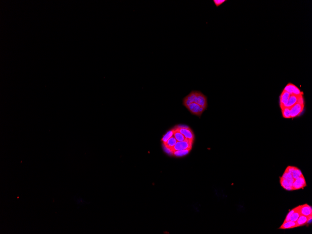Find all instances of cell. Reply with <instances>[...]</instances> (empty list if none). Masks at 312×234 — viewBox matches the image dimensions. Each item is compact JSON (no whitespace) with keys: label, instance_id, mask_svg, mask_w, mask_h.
<instances>
[{"label":"cell","instance_id":"obj_1","mask_svg":"<svg viewBox=\"0 0 312 234\" xmlns=\"http://www.w3.org/2000/svg\"><path fill=\"white\" fill-rule=\"evenodd\" d=\"M192 103L198 104L205 109L207 108V97L198 91H192L188 95L183 98V105L186 108Z\"/></svg>","mask_w":312,"mask_h":234},{"label":"cell","instance_id":"obj_2","mask_svg":"<svg viewBox=\"0 0 312 234\" xmlns=\"http://www.w3.org/2000/svg\"><path fill=\"white\" fill-rule=\"evenodd\" d=\"M304 100L302 95L300 98L298 103L290 108L291 118H295L300 116L304 110Z\"/></svg>","mask_w":312,"mask_h":234},{"label":"cell","instance_id":"obj_3","mask_svg":"<svg viewBox=\"0 0 312 234\" xmlns=\"http://www.w3.org/2000/svg\"><path fill=\"white\" fill-rule=\"evenodd\" d=\"M193 142L187 138L183 141H177L172 150L173 152L187 149L191 150L192 148Z\"/></svg>","mask_w":312,"mask_h":234},{"label":"cell","instance_id":"obj_4","mask_svg":"<svg viewBox=\"0 0 312 234\" xmlns=\"http://www.w3.org/2000/svg\"><path fill=\"white\" fill-rule=\"evenodd\" d=\"M191 114L200 117L206 109L196 103H191L186 108Z\"/></svg>","mask_w":312,"mask_h":234},{"label":"cell","instance_id":"obj_5","mask_svg":"<svg viewBox=\"0 0 312 234\" xmlns=\"http://www.w3.org/2000/svg\"><path fill=\"white\" fill-rule=\"evenodd\" d=\"M176 129H178L182 134H183L186 138L193 141L194 138V135L191 129L188 126H185V125H181V126H178Z\"/></svg>","mask_w":312,"mask_h":234},{"label":"cell","instance_id":"obj_6","mask_svg":"<svg viewBox=\"0 0 312 234\" xmlns=\"http://www.w3.org/2000/svg\"><path fill=\"white\" fill-rule=\"evenodd\" d=\"M283 90L287 92L290 95H295L298 96L303 95V93L300 90L297 86L292 83L288 84Z\"/></svg>","mask_w":312,"mask_h":234},{"label":"cell","instance_id":"obj_7","mask_svg":"<svg viewBox=\"0 0 312 234\" xmlns=\"http://www.w3.org/2000/svg\"><path fill=\"white\" fill-rule=\"evenodd\" d=\"M306 186H307V183L306 181L305 178L303 175L299 178L294 180V182L292 185V188H293V190H299L300 189H303Z\"/></svg>","mask_w":312,"mask_h":234},{"label":"cell","instance_id":"obj_8","mask_svg":"<svg viewBox=\"0 0 312 234\" xmlns=\"http://www.w3.org/2000/svg\"><path fill=\"white\" fill-rule=\"evenodd\" d=\"M285 170L292 174V177L294 180L299 178V177L303 175L301 171L299 168H298L297 167H295V166H288Z\"/></svg>","mask_w":312,"mask_h":234},{"label":"cell","instance_id":"obj_9","mask_svg":"<svg viewBox=\"0 0 312 234\" xmlns=\"http://www.w3.org/2000/svg\"><path fill=\"white\" fill-rule=\"evenodd\" d=\"M299 211L301 215L306 216H310L312 214V207L307 204L299 206Z\"/></svg>","mask_w":312,"mask_h":234},{"label":"cell","instance_id":"obj_10","mask_svg":"<svg viewBox=\"0 0 312 234\" xmlns=\"http://www.w3.org/2000/svg\"><path fill=\"white\" fill-rule=\"evenodd\" d=\"M290 94L287 92L283 90L280 96V108L287 107V105L288 102L289 98L290 96Z\"/></svg>","mask_w":312,"mask_h":234},{"label":"cell","instance_id":"obj_11","mask_svg":"<svg viewBox=\"0 0 312 234\" xmlns=\"http://www.w3.org/2000/svg\"><path fill=\"white\" fill-rule=\"evenodd\" d=\"M298 225L296 222H292V221H288V222H284L280 227L279 228L281 230H287V229H293L294 228L298 227Z\"/></svg>","mask_w":312,"mask_h":234},{"label":"cell","instance_id":"obj_12","mask_svg":"<svg viewBox=\"0 0 312 234\" xmlns=\"http://www.w3.org/2000/svg\"><path fill=\"white\" fill-rule=\"evenodd\" d=\"M302 95H290V97L289 98L288 102L287 104V107L290 108L291 107H292V106L295 104L297 103L299 101L300 98Z\"/></svg>","mask_w":312,"mask_h":234},{"label":"cell","instance_id":"obj_13","mask_svg":"<svg viewBox=\"0 0 312 234\" xmlns=\"http://www.w3.org/2000/svg\"><path fill=\"white\" fill-rule=\"evenodd\" d=\"M280 183L282 187H283V188H284L285 189L287 190V191L293 190L292 186L291 185V184L288 181H287V180L282 178V177H280Z\"/></svg>","mask_w":312,"mask_h":234},{"label":"cell","instance_id":"obj_14","mask_svg":"<svg viewBox=\"0 0 312 234\" xmlns=\"http://www.w3.org/2000/svg\"><path fill=\"white\" fill-rule=\"evenodd\" d=\"M308 216L300 214V215L299 216V218L298 219L297 221H296L298 226H303L306 225L308 222Z\"/></svg>","mask_w":312,"mask_h":234},{"label":"cell","instance_id":"obj_15","mask_svg":"<svg viewBox=\"0 0 312 234\" xmlns=\"http://www.w3.org/2000/svg\"><path fill=\"white\" fill-rule=\"evenodd\" d=\"M173 136L175 137L176 140L178 142L183 141L185 140L186 138L184 136L183 134H182L178 129H173Z\"/></svg>","mask_w":312,"mask_h":234},{"label":"cell","instance_id":"obj_16","mask_svg":"<svg viewBox=\"0 0 312 234\" xmlns=\"http://www.w3.org/2000/svg\"><path fill=\"white\" fill-rule=\"evenodd\" d=\"M281 177L288 181L291 184V185L292 186V185H293V182H294V181L295 180L293 178L292 175L290 173H289L288 172L285 170L284 173H283V175Z\"/></svg>","mask_w":312,"mask_h":234},{"label":"cell","instance_id":"obj_17","mask_svg":"<svg viewBox=\"0 0 312 234\" xmlns=\"http://www.w3.org/2000/svg\"><path fill=\"white\" fill-rule=\"evenodd\" d=\"M177 142V141L176 140L174 136L173 135V136H172L171 138H170L167 141V142L165 144H164V145H165L166 147H168L169 148L171 149H173V148Z\"/></svg>","mask_w":312,"mask_h":234},{"label":"cell","instance_id":"obj_18","mask_svg":"<svg viewBox=\"0 0 312 234\" xmlns=\"http://www.w3.org/2000/svg\"><path fill=\"white\" fill-rule=\"evenodd\" d=\"M300 215V211H299V206L295 207V210L294 211L292 215L290 218V221L292 222H296L298 219L299 218V216Z\"/></svg>","mask_w":312,"mask_h":234},{"label":"cell","instance_id":"obj_19","mask_svg":"<svg viewBox=\"0 0 312 234\" xmlns=\"http://www.w3.org/2000/svg\"><path fill=\"white\" fill-rule=\"evenodd\" d=\"M191 150L187 149L185 150H181V151H174L173 153V155L177 157H181L183 156H186L188 154Z\"/></svg>","mask_w":312,"mask_h":234},{"label":"cell","instance_id":"obj_20","mask_svg":"<svg viewBox=\"0 0 312 234\" xmlns=\"http://www.w3.org/2000/svg\"><path fill=\"white\" fill-rule=\"evenodd\" d=\"M282 112V116L284 118H291L290 108L288 107H284L281 108Z\"/></svg>","mask_w":312,"mask_h":234},{"label":"cell","instance_id":"obj_21","mask_svg":"<svg viewBox=\"0 0 312 234\" xmlns=\"http://www.w3.org/2000/svg\"><path fill=\"white\" fill-rule=\"evenodd\" d=\"M173 129L169 131L165 135H164L163 138L162 139V141L163 142L164 144H165L167 141L172 136H173Z\"/></svg>","mask_w":312,"mask_h":234},{"label":"cell","instance_id":"obj_22","mask_svg":"<svg viewBox=\"0 0 312 234\" xmlns=\"http://www.w3.org/2000/svg\"><path fill=\"white\" fill-rule=\"evenodd\" d=\"M295 210V207L294 209H292V210H291V211H290L289 212V213H288L287 214V216H286V217H285V220L284 222H288V221H290V218H291V216L292 215L293 212H294Z\"/></svg>","mask_w":312,"mask_h":234},{"label":"cell","instance_id":"obj_23","mask_svg":"<svg viewBox=\"0 0 312 234\" xmlns=\"http://www.w3.org/2000/svg\"><path fill=\"white\" fill-rule=\"evenodd\" d=\"M226 1V0H214L213 1L214 4L217 7H219L220 6L224 4V2Z\"/></svg>","mask_w":312,"mask_h":234},{"label":"cell","instance_id":"obj_24","mask_svg":"<svg viewBox=\"0 0 312 234\" xmlns=\"http://www.w3.org/2000/svg\"><path fill=\"white\" fill-rule=\"evenodd\" d=\"M164 150L167 154H169V155H173V150L169 148L168 147H166L165 145H164Z\"/></svg>","mask_w":312,"mask_h":234}]
</instances>
